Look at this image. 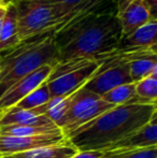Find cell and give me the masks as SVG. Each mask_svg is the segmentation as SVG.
Instances as JSON below:
<instances>
[{
    "mask_svg": "<svg viewBox=\"0 0 157 158\" xmlns=\"http://www.w3.org/2000/svg\"><path fill=\"white\" fill-rule=\"evenodd\" d=\"M13 1H14V2H15V1H16V0H13Z\"/></svg>",
    "mask_w": 157,
    "mask_h": 158,
    "instance_id": "27",
    "label": "cell"
},
{
    "mask_svg": "<svg viewBox=\"0 0 157 158\" xmlns=\"http://www.w3.org/2000/svg\"><path fill=\"white\" fill-rule=\"evenodd\" d=\"M113 108L114 106L105 102L100 96L82 87L72 94L68 111L58 125V128L67 138L80 127Z\"/></svg>",
    "mask_w": 157,
    "mask_h": 158,
    "instance_id": "5",
    "label": "cell"
},
{
    "mask_svg": "<svg viewBox=\"0 0 157 158\" xmlns=\"http://www.w3.org/2000/svg\"><path fill=\"white\" fill-rule=\"evenodd\" d=\"M54 66L46 64L42 66L36 71L24 77L16 83H14L3 95L0 97V111L2 113L14 106L28 94L39 87L41 84L48 81Z\"/></svg>",
    "mask_w": 157,
    "mask_h": 158,
    "instance_id": "8",
    "label": "cell"
},
{
    "mask_svg": "<svg viewBox=\"0 0 157 158\" xmlns=\"http://www.w3.org/2000/svg\"><path fill=\"white\" fill-rule=\"evenodd\" d=\"M103 100L108 103L114 106H123V104H131V103H140V104H151L156 102H151L149 100H144L139 98L136 95L134 90V83L123 84L114 87L113 89L109 90L108 93L101 96Z\"/></svg>",
    "mask_w": 157,
    "mask_h": 158,
    "instance_id": "16",
    "label": "cell"
},
{
    "mask_svg": "<svg viewBox=\"0 0 157 158\" xmlns=\"http://www.w3.org/2000/svg\"><path fill=\"white\" fill-rule=\"evenodd\" d=\"M114 15L123 37L130 35L147 22L156 19L152 16L142 0H115Z\"/></svg>",
    "mask_w": 157,
    "mask_h": 158,
    "instance_id": "9",
    "label": "cell"
},
{
    "mask_svg": "<svg viewBox=\"0 0 157 158\" xmlns=\"http://www.w3.org/2000/svg\"><path fill=\"white\" fill-rule=\"evenodd\" d=\"M136 95L139 98L156 102L157 98V73L149 75L141 81L134 83Z\"/></svg>",
    "mask_w": 157,
    "mask_h": 158,
    "instance_id": "20",
    "label": "cell"
},
{
    "mask_svg": "<svg viewBox=\"0 0 157 158\" xmlns=\"http://www.w3.org/2000/svg\"><path fill=\"white\" fill-rule=\"evenodd\" d=\"M17 32L21 41L41 33H51L60 23V16L51 0H16Z\"/></svg>",
    "mask_w": 157,
    "mask_h": 158,
    "instance_id": "4",
    "label": "cell"
},
{
    "mask_svg": "<svg viewBox=\"0 0 157 158\" xmlns=\"http://www.w3.org/2000/svg\"><path fill=\"white\" fill-rule=\"evenodd\" d=\"M71 158H105V151H83Z\"/></svg>",
    "mask_w": 157,
    "mask_h": 158,
    "instance_id": "22",
    "label": "cell"
},
{
    "mask_svg": "<svg viewBox=\"0 0 157 158\" xmlns=\"http://www.w3.org/2000/svg\"><path fill=\"white\" fill-rule=\"evenodd\" d=\"M51 1L54 3V6H56L57 11L59 13V16H60V23L58 24L56 28L53 31V37H54L55 32L58 30V28L69 19V16L80 8L81 6H83L84 3L90 1V0H51Z\"/></svg>",
    "mask_w": 157,
    "mask_h": 158,
    "instance_id": "21",
    "label": "cell"
},
{
    "mask_svg": "<svg viewBox=\"0 0 157 158\" xmlns=\"http://www.w3.org/2000/svg\"><path fill=\"white\" fill-rule=\"evenodd\" d=\"M79 151L68 141L61 142L53 145L42 146L39 148L15 154L12 158H71L78 153Z\"/></svg>",
    "mask_w": 157,
    "mask_h": 158,
    "instance_id": "15",
    "label": "cell"
},
{
    "mask_svg": "<svg viewBox=\"0 0 157 158\" xmlns=\"http://www.w3.org/2000/svg\"><path fill=\"white\" fill-rule=\"evenodd\" d=\"M64 135H43L32 137H13L0 135V154L11 157L15 154L39 148L42 146L53 145L66 141Z\"/></svg>",
    "mask_w": 157,
    "mask_h": 158,
    "instance_id": "10",
    "label": "cell"
},
{
    "mask_svg": "<svg viewBox=\"0 0 157 158\" xmlns=\"http://www.w3.org/2000/svg\"><path fill=\"white\" fill-rule=\"evenodd\" d=\"M58 63V48L51 33L21 41L15 48L0 52V97L14 83L42 66Z\"/></svg>",
    "mask_w": 157,
    "mask_h": 158,
    "instance_id": "3",
    "label": "cell"
},
{
    "mask_svg": "<svg viewBox=\"0 0 157 158\" xmlns=\"http://www.w3.org/2000/svg\"><path fill=\"white\" fill-rule=\"evenodd\" d=\"M21 42L17 32V14L16 6L11 3L6 6V15L3 19L1 32H0V52L15 48Z\"/></svg>",
    "mask_w": 157,
    "mask_h": 158,
    "instance_id": "14",
    "label": "cell"
},
{
    "mask_svg": "<svg viewBox=\"0 0 157 158\" xmlns=\"http://www.w3.org/2000/svg\"><path fill=\"white\" fill-rule=\"evenodd\" d=\"M105 158H157V146L105 151Z\"/></svg>",
    "mask_w": 157,
    "mask_h": 158,
    "instance_id": "19",
    "label": "cell"
},
{
    "mask_svg": "<svg viewBox=\"0 0 157 158\" xmlns=\"http://www.w3.org/2000/svg\"><path fill=\"white\" fill-rule=\"evenodd\" d=\"M1 135H13V137H32L43 135H64L56 125L54 126H0Z\"/></svg>",
    "mask_w": 157,
    "mask_h": 158,
    "instance_id": "17",
    "label": "cell"
},
{
    "mask_svg": "<svg viewBox=\"0 0 157 158\" xmlns=\"http://www.w3.org/2000/svg\"><path fill=\"white\" fill-rule=\"evenodd\" d=\"M6 6H0V32H1L2 24H3V19H4V15H6Z\"/></svg>",
    "mask_w": 157,
    "mask_h": 158,
    "instance_id": "23",
    "label": "cell"
},
{
    "mask_svg": "<svg viewBox=\"0 0 157 158\" xmlns=\"http://www.w3.org/2000/svg\"><path fill=\"white\" fill-rule=\"evenodd\" d=\"M128 83H132L128 61L116 54L105 59L83 87L101 97L116 86Z\"/></svg>",
    "mask_w": 157,
    "mask_h": 158,
    "instance_id": "6",
    "label": "cell"
},
{
    "mask_svg": "<svg viewBox=\"0 0 157 158\" xmlns=\"http://www.w3.org/2000/svg\"><path fill=\"white\" fill-rule=\"evenodd\" d=\"M1 115H2V112H1V111H0V116H1Z\"/></svg>",
    "mask_w": 157,
    "mask_h": 158,
    "instance_id": "26",
    "label": "cell"
},
{
    "mask_svg": "<svg viewBox=\"0 0 157 158\" xmlns=\"http://www.w3.org/2000/svg\"><path fill=\"white\" fill-rule=\"evenodd\" d=\"M157 146V115L124 140L118 142L110 150L116 148H144Z\"/></svg>",
    "mask_w": 157,
    "mask_h": 158,
    "instance_id": "12",
    "label": "cell"
},
{
    "mask_svg": "<svg viewBox=\"0 0 157 158\" xmlns=\"http://www.w3.org/2000/svg\"><path fill=\"white\" fill-rule=\"evenodd\" d=\"M156 33L157 19L147 22L141 27L137 28L130 35L122 38L115 54L139 50L156 48Z\"/></svg>",
    "mask_w": 157,
    "mask_h": 158,
    "instance_id": "11",
    "label": "cell"
},
{
    "mask_svg": "<svg viewBox=\"0 0 157 158\" xmlns=\"http://www.w3.org/2000/svg\"><path fill=\"white\" fill-rule=\"evenodd\" d=\"M9 158H12V157H9Z\"/></svg>",
    "mask_w": 157,
    "mask_h": 158,
    "instance_id": "28",
    "label": "cell"
},
{
    "mask_svg": "<svg viewBox=\"0 0 157 158\" xmlns=\"http://www.w3.org/2000/svg\"><path fill=\"white\" fill-rule=\"evenodd\" d=\"M0 158H9V157H6V156H4V155L0 154Z\"/></svg>",
    "mask_w": 157,
    "mask_h": 158,
    "instance_id": "25",
    "label": "cell"
},
{
    "mask_svg": "<svg viewBox=\"0 0 157 158\" xmlns=\"http://www.w3.org/2000/svg\"><path fill=\"white\" fill-rule=\"evenodd\" d=\"M122 38L114 11L93 16L54 35L58 63L71 59L105 60L114 56Z\"/></svg>",
    "mask_w": 157,
    "mask_h": 158,
    "instance_id": "2",
    "label": "cell"
},
{
    "mask_svg": "<svg viewBox=\"0 0 157 158\" xmlns=\"http://www.w3.org/2000/svg\"><path fill=\"white\" fill-rule=\"evenodd\" d=\"M103 60L92 61L86 66L68 71L52 80L46 81L51 98L68 97L82 88L95 74Z\"/></svg>",
    "mask_w": 157,
    "mask_h": 158,
    "instance_id": "7",
    "label": "cell"
},
{
    "mask_svg": "<svg viewBox=\"0 0 157 158\" xmlns=\"http://www.w3.org/2000/svg\"><path fill=\"white\" fill-rule=\"evenodd\" d=\"M11 3H14L13 0H0V6H9Z\"/></svg>",
    "mask_w": 157,
    "mask_h": 158,
    "instance_id": "24",
    "label": "cell"
},
{
    "mask_svg": "<svg viewBox=\"0 0 157 158\" xmlns=\"http://www.w3.org/2000/svg\"><path fill=\"white\" fill-rule=\"evenodd\" d=\"M54 126L55 124L45 115H40L35 109L14 110L9 109L0 116V126Z\"/></svg>",
    "mask_w": 157,
    "mask_h": 158,
    "instance_id": "13",
    "label": "cell"
},
{
    "mask_svg": "<svg viewBox=\"0 0 157 158\" xmlns=\"http://www.w3.org/2000/svg\"><path fill=\"white\" fill-rule=\"evenodd\" d=\"M50 99V92H48L46 82H44L43 84H41L39 87L32 90L30 94H28L25 98H23L21 101L17 102L11 109H14V110H31V109L38 108L42 104L46 103Z\"/></svg>",
    "mask_w": 157,
    "mask_h": 158,
    "instance_id": "18",
    "label": "cell"
},
{
    "mask_svg": "<svg viewBox=\"0 0 157 158\" xmlns=\"http://www.w3.org/2000/svg\"><path fill=\"white\" fill-rule=\"evenodd\" d=\"M156 114V103L123 104L102 113L67 137L79 151H109L144 126Z\"/></svg>",
    "mask_w": 157,
    "mask_h": 158,
    "instance_id": "1",
    "label": "cell"
}]
</instances>
